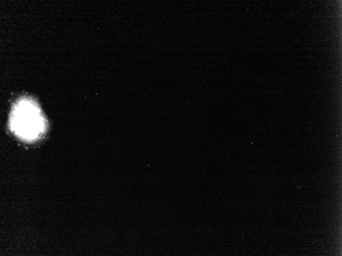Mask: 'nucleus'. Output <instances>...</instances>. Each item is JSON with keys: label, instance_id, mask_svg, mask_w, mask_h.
<instances>
[{"label": "nucleus", "instance_id": "nucleus-1", "mask_svg": "<svg viewBox=\"0 0 342 256\" xmlns=\"http://www.w3.org/2000/svg\"><path fill=\"white\" fill-rule=\"evenodd\" d=\"M13 117V126L15 131L25 137H35L42 128L38 112L30 103L19 104Z\"/></svg>", "mask_w": 342, "mask_h": 256}]
</instances>
